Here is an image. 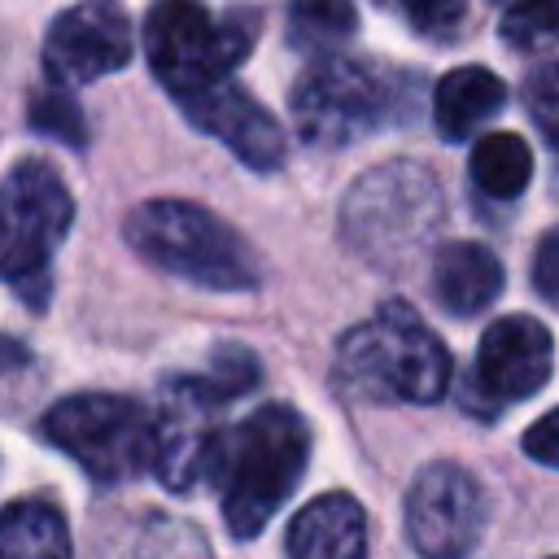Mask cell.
<instances>
[{
	"label": "cell",
	"mask_w": 559,
	"mask_h": 559,
	"mask_svg": "<svg viewBox=\"0 0 559 559\" xmlns=\"http://www.w3.org/2000/svg\"><path fill=\"white\" fill-rule=\"evenodd\" d=\"M332 380L354 402L428 406L450 384V354L406 301H384L376 319L341 336Z\"/></svg>",
	"instance_id": "1"
},
{
	"label": "cell",
	"mask_w": 559,
	"mask_h": 559,
	"mask_svg": "<svg viewBox=\"0 0 559 559\" xmlns=\"http://www.w3.org/2000/svg\"><path fill=\"white\" fill-rule=\"evenodd\" d=\"M310 454V428L293 406H258L240 428L223 432L210 476L223 489L231 537H258L280 502L297 489Z\"/></svg>",
	"instance_id": "2"
},
{
	"label": "cell",
	"mask_w": 559,
	"mask_h": 559,
	"mask_svg": "<svg viewBox=\"0 0 559 559\" xmlns=\"http://www.w3.org/2000/svg\"><path fill=\"white\" fill-rule=\"evenodd\" d=\"M441 218H445L441 183L428 166L411 157L371 166L367 175H358V183L341 201L345 245L380 271L411 266L432 245Z\"/></svg>",
	"instance_id": "3"
},
{
	"label": "cell",
	"mask_w": 559,
	"mask_h": 559,
	"mask_svg": "<svg viewBox=\"0 0 559 559\" xmlns=\"http://www.w3.org/2000/svg\"><path fill=\"white\" fill-rule=\"evenodd\" d=\"M127 245L166 275H179L201 288L240 293L258 284V258L245 236L223 223L214 210L192 201H144L127 214Z\"/></svg>",
	"instance_id": "4"
},
{
	"label": "cell",
	"mask_w": 559,
	"mask_h": 559,
	"mask_svg": "<svg viewBox=\"0 0 559 559\" xmlns=\"http://www.w3.org/2000/svg\"><path fill=\"white\" fill-rule=\"evenodd\" d=\"M258 35L253 13L210 17L197 0H157L144 17V57L170 96H192L227 74L249 57Z\"/></svg>",
	"instance_id": "5"
},
{
	"label": "cell",
	"mask_w": 559,
	"mask_h": 559,
	"mask_svg": "<svg viewBox=\"0 0 559 559\" xmlns=\"http://www.w3.org/2000/svg\"><path fill=\"white\" fill-rule=\"evenodd\" d=\"M44 437L92 480L118 485L153 463V419L118 393H74L44 415Z\"/></svg>",
	"instance_id": "6"
},
{
	"label": "cell",
	"mask_w": 559,
	"mask_h": 559,
	"mask_svg": "<svg viewBox=\"0 0 559 559\" xmlns=\"http://www.w3.org/2000/svg\"><path fill=\"white\" fill-rule=\"evenodd\" d=\"M293 122L310 144H349L397 114V87L384 70L349 57H319L293 83Z\"/></svg>",
	"instance_id": "7"
},
{
	"label": "cell",
	"mask_w": 559,
	"mask_h": 559,
	"mask_svg": "<svg viewBox=\"0 0 559 559\" xmlns=\"http://www.w3.org/2000/svg\"><path fill=\"white\" fill-rule=\"evenodd\" d=\"M74 223V197L57 166L17 162L0 179V280L22 284L44 275Z\"/></svg>",
	"instance_id": "8"
},
{
	"label": "cell",
	"mask_w": 559,
	"mask_h": 559,
	"mask_svg": "<svg viewBox=\"0 0 559 559\" xmlns=\"http://www.w3.org/2000/svg\"><path fill=\"white\" fill-rule=\"evenodd\" d=\"M218 406L223 397L205 376H179L162 384V402L153 415V472L166 489L188 493L201 476H210L218 454Z\"/></svg>",
	"instance_id": "9"
},
{
	"label": "cell",
	"mask_w": 559,
	"mask_h": 559,
	"mask_svg": "<svg viewBox=\"0 0 559 559\" xmlns=\"http://www.w3.org/2000/svg\"><path fill=\"white\" fill-rule=\"evenodd\" d=\"M485 524V493L459 463H428L406 489V537L419 559H467Z\"/></svg>",
	"instance_id": "10"
},
{
	"label": "cell",
	"mask_w": 559,
	"mask_h": 559,
	"mask_svg": "<svg viewBox=\"0 0 559 559\" xmlns=\"http://www.w3.org/2000/svg\"><path fill=\"white\" fill-rule=\"evenodd\" d=\"M135 57V31L118 0H79L44 35V74L52 87H83Z\"/></svg>",
	"instance_id": "11"
},
{
	"label": "cell",
	"mask_w": 559,
	"mask_h": 559,
	"mask_svg": "<svg viewBox=\"0 0 559 559\" xmlns=\"http://www.w3.org/2000/svg\"><path fill=\"white\" fill-rule=\"evenodd\" d=\"M550 376V332L528 314H502L485 328L472 384L489 406L533 397Z\"/></svg>",
	"instance_id": "12"
},
{
	"label": "cell",
	"mask_w": 559,
	"mask_h": 559,
	"mask_svg": "<svg viewBox=\"0 0 559 559\" xmlns=\"http://www.w3.org/2000/svg\"><path fill=\"white\" fill-rule=\"evenodd\" d=\"M188 122L214 140H223L245 166L253 170H275L284 162V131L271 118V109H262L249 92H240L236 83H214L205 92H192L179 100Z\"/></svg>",
	"instance_id": "13"
},
{
	"label": "cell",
	"mask_w": 559,
	"mask_h": 559,
	"mask_svg": "<svg viewBox=\"0 0 559 559\" xmlns=\"http://www.w3.org/2000/svg\"><path fill=\"white\" fill-rule=\"evenodd\" d=\"M288 559H367V515L349 493L306 502L284 537Z\"/></svg>",
	"instance_id": "14"
},
{
	"label": "cell",
	"mask_w": 559,
	"mask_h": 559,
	"mask_svg": "<svg viewBox=\"0 0 559 559\" xmlns=\"http://www.w3.org/2000/svg\"><path fill=\"white\" fill-rule=\"evenodd\" d=\"M432 293L450 314H476L502 293V262L476 240L441 245L432 258Z\"/></svg>",
	"instance_id": "15"
},
{
	"label": "cell",
	"mask_w": 559,
	"mask_h": 559,
	"mask_svg": "<svg viewBox=\"0 0 559 559\" xmlns=\"http://www.w3.org/2000/svg\"><path fill=\"white\" fill-rule=\"evenodd\" d=\"M502 105H507V87L485 66H459V70L441 74V83L432 92V118L445 140H467Z\"/></svg>",
	"instance_id": "16"
},
{
	"label": "cell",
	"mask_w": 559,
	"mask_h": 559,
	"mask_svg": "<svg viewBox=\"0 0 559 559\" xmlns=\"http://www.w3.org/2000/svg\"><path fill=\"white\" fill-rule=\"evenodd\" d=\"M0 559H74L61 511L44 498H13L0 511Z\"/></svg>",
	"instance_id": "17"
},
{
	"label": "cell",
	"mask_w": 559,
	"mask_h": 559,
	"mask_svg": "<svg viewBox=\"0 0 559 559\" xmlns=\"http://www.w3.org/2000/svg\"><path fill=\"white\" fill-rule=\"evenodd\" d=\"M467 170H472V183H476L485 197L511 201V197H520V192L528 188V179H533V153H528V144H524L515 131H489V135H480V140L472 144Z\"/></svg>",
	"instance_id": "18"
},
{
	"label": "cell",
	"mask_w": 559,
	"mask_h": 559,
	"mask_svg": "<svg viewBox=\"0 0 559 559\" xmlns=\"http://www.w3.org/2000/svg\"><path fill=\"white\" fill-rule=\"evenodd\" d=\"M358 31L354 0H293L288 4V44L314 57H332Z\"/></svg>",
	"instance_id": "19"
},
{
	"label": "cell",
	"mask_w": 559,
	"mask_h": 559,
	"mask_svg": "<svg viewBox=\"0 0 559 559\" xmlns=\"http://www.w3.org/2000/svg\"><path fill=\"white\" fill-rule=\"evenodd\" d=\"M498 35L520 52H546L559 44V0H515L502 13Z\"/></svg>",
	"instance_id": "20"
},
{
	"label": "cell",
	"mask_w": 559,
	"mask_h": 559,
	"mask_svg": "<svg viewBox=\"0 0 559 559\" xmlns=\"http://www.w3.org/2000/svg\"><path fill=\"white\" fill-rule=\"evenodd\" d=\"M26 118H31V127L35 131H44V135H52V140H61V144H87V122H83V109L74 105V96H70V87H39L35 96H31V109H26Z\"/></svg>",
	"instance_id": "21"
},
{
	"label": "cell",
	"mask_w": 559,
	"mask_h": 559,
	"mask_svg": "<svg viewBox=\"0 0 559 559\" xmlns=\"http://www.w3.org/2000/svg\"><path fill=\"white\" fill-rule=\"evenodd\" d=\"M524 105H528V118L537 122V131L559 148V61H542L524 79Z\"/></svg>",
	"instance_id": "22"
},
{
	"label": "cell",
	"mask_w": 559,
	"mask_h": 559,
	"mask_svg": "<svg viewBox=\"0 0 559 559\" xmlns=\"http://www.w3.org/2000/svg\"><path fill=\"white\" fill-rule=\"evenodd\" d=\"M205 380H210V389H214L223 402H231V397H240V393H249V389L258 384V358H253L249 349H240V345H223V349L214 354Z\"/></svg>",
	"instance_id": "23"
},
{
	"label": "cell",
	"mask_w": 559,
	"mask_h": 559,
	"mask_svg": "<svg viewBox=\"0 0 559 559\" xmlns=\"http://www.w3.org/2000/svg\"><path fill=\"white\" fill-rule=\"evenodd\" d=\"M376 4H389L393 13H402L419 35H450L467 9V0H376Z\"/></svg>",
	"instance_id": "24"
},
{
	"label": "cell",
	"mask_w": 559,
	"mask_h": 559,
	"mask_svg": "<svg viewBox=\"0 0 559 559\" xmlns=\"http://www.w3.org/2000/svg\"><path fill=\"white\" fill-rule=\"evenodd\" d=\"M533 288L550 306H559V227L542 231V240L533 249Z\"/></svg>",
	"instance_id": "25"
},
{
	"label": "cell",
	"mask_w": 559,
	"mask_h": 559,
	"mask_svg": "<svg viewBox=\"0 0 559 559\" xmlns=\"http://www.w3.org/2000/svg\"><path fill=\"white\" fill-rule=\"evenodd\" d=\"M524 454H528L533 463L559 467V406L528 424V432H524Z\"/></svg>",
	"instance_id": "26"
},
{
	"label": "cell",
	"mask_w": 559,
	"mask_h": 559,
	"mask_svg": "<svg viewBox=\"0 0 559 559\" xmlns=\"http://www.w3.org/2000/svg\"><path fill=\"white\" fill-rule=\"evenodd\" d=\"M26 362V345L13 341V336H0V371H13Z\"/></svg>",
	"instance_id": "27"
},
{
	"label": "cell",
	"mask_w": 559,
	"mask_h": 559,
	"mask_svg": "<svg viewBox=\"0 0 559 559\" xmlns=\"http://www.w3.org/2000/svg\"><path fill=\"white\" fill-rule=\"evenodd\" d=\"M555 559H559V555H555Z\"/></svg>",
	"instance_id": "28"
}]
</instances>
